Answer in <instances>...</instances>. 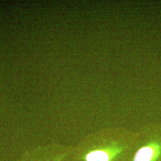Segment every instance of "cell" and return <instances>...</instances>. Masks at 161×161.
<instances>
[{
  "label": "cell",
  "instance_id": "4",
  "mask_svg": "<svg viewBox=\"0 0 161 161\" xmlns=\"http://www.w3.org/2000/svg\"></svg>",
  "mask_w": 161,
  "mask_h": 161
},
{
  "label": "cell",
  "instance_id": "1",
  "mask_svg": "<svg viewBox=\"0 0 161 161\" xmlns=\"http://www.w3.org/2000/svg\"><path fill=\"white\" fill-rule=\"evenodd\" d=\"M137 132L124 127L106 128L87 134L70 146L68 161H130Z\"/></svg>",
  "mask_w": 161,
  "mask_h": 161
},
{
  "label": "cell",
  "instance_id": "2",
  "mask_svg": "<svg viewBox=\"0 0 161 161\" xmlns=\"http://www.w3.org/2000/svg\"><path fill=\"white\" fill-rule=\"evenodd\" d=\"M137 132V140L130 161H161V123L144 125Z\"/></svg>",
  "mask_w": 161,
  "mask_h": 161
},
{
  "label": "cell",
  "instance_id": "3",
  "mask_svg": "<svg viewBox=\"0 0 161 161\" xmlns=\"http://www.w3.org/2000/svg\"><path fill=\"white\" fill-rule=\"evenodd\" d=\"M70 146L56 143L37 146L25 150L15 161H66Z\"/></svg>",
  "mask_w": 161,
  "mask_h": 161
}]
</instances>
